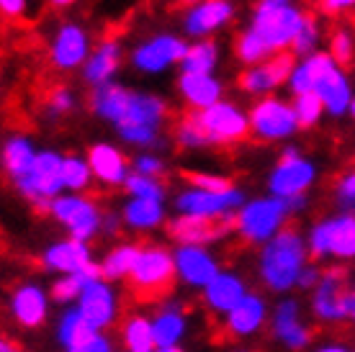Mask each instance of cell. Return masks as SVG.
I'll return each instance as SVG.
<instances>
[{"instance_id":"54","label":"cell","mask_w":355,"mask_h":352,"mask_svg":"<svg viewBox=\"0 0 355 352\" xmlns=\"http://www.w3.org/2000/svg\"><path fill=\"white\" fill-rule=\"evenodd\" d=\"M322 281V273L317 270V267H309L306 265V270L302 273V278H299V285L302 288H317V283Z\"/></svg>"},{"instance_id":"7","label":"cell","mask_w":355,"mask_h":352,"mask_svg":"<svg viewBox=\"0 0 355 352\" xmlns=\"http://www.w3.org/2000/svg\"><path fill=\"white\" fill-rule=\"evenodd\" d=\"M302 132L293 100L284 96H266L258 98L250 106V137L266 144L288 141Z\"/></svg>"},{"instance_id":"30","label":"cell","mask_w":355,"mask_h":352,"mask_svg":"<svg viewBox=\"0 0 355 352\" xmlns=\"http://www.w3.org/2000/svg\"><path fill=\"white\" fill-rule=\"evenodd\" d=\"M273 332H275V337H278L286 347H291V350H304V347L309 344V329H306V326L302 324V319H299V303H296V301L286 299L275 306Z\"/></svg>"},{"instance_id":"58","label":"cell","mask_w":355,"mask_h":352,"mask_svg":"<svg viewBox=\"0 0 355 352\" xmlns=\"http://www.w3.org/2000/svg\"><path fill=\"white\" fill-rule=\"evenodd\" d=\"M350 319L355 322V285H353V291H350Z\"/></svg>"},{"instance_id":"13","label":"cell","mask_w":355,"mask_h":352,"mask_svg":"<svg viewBox=\"0 0 355 352\" xmlns=\"http://www.w3.org/2000/svg\"><path fill=\"white\" fill-rule=\"evenodd\" d=\"M49 213L70 231L72 239H80V242H88L103 229L101 209L93 198L83 193H62L60 198H54Z\"/></svg>"},{"instance_id":"55","label":"cell","mask_w":355,"mask_h":352,"mask_svg":"<svg viewBox=\"0 0 355 352\" xmlns=\"http://www.w3.org/2000/svg\"><path fill=\"white\" fill-rule=\"evenodd\" d=\"M119 221H121V216H116V213H103V229L106 234H114V231H119Z\"/></svg>"},{"instance_id":"27","label":"cell","mask_w":355,"mask_h":352,"mask_svg":"<svg viewBox=\"0 0 355 352\" xmlns=\"http://www.w3.org/2000/svg\"><path fill=\"white\" fill-rule=\"evenodd\" d=\"M129 93L132 88L124 85V82H108L103 88H96L88 93V111L96 116L98 121L108 123V126H116L121 114L126 108V100H129Z\"/></svg>"},{"instance_id":"19","label":"cell","mask_w":355,"mask_h":352,"mask_svg":"<svg viewBox=\"0 0 355 352\" xmlns=\"http://www.w3.org/2000/svg\"><path fill=\"white\" fill-rule=\"evenodd\" d=\"M232 227H234V216L232 219H201V216L178 213L175 219L168 224V231L180 247L183 245L206 247L214 239H222Z\"/></svg>"},{"instance_id":"31","label":"cell","mask_w":355,"mask_h":352,"mask_svg":"<svg viewBox=\"0 0 355 352\" xmlns=\"http://www.w3.org/2000/svg\"><path fill=\"white\" fill-rule=\"evenodd\" d=\"M245 296H248L245 283H242L234 273H219L204 288L206 306L211 308L214 314H224V317H227V314H230L232 308L237 306Z\"/></svg>"},{"instance_id":"43","label":"cell","mask_w":355,"mask_h":352,"mask_svg":"<svg viewBox=\"0 0 355 352\" xmlns=\"http://www.w3.org/2000/svg\"><path fill=\"white\" fill-rule=\"evenodd\" d=\"M124 344L129 352H157L152 322L144 317H132L124 324Z\"/></svg>"},{"instance_id":"25","label":"cell","mask_w":355,"mask_h":352,"mask_svg":"<svg viewBox=\"0 0 355 352\" xmlns=\"http://www.w3.org/2000/svg\"><path fill=\"white\" fill-rule=\"evenodd\" d=\"M78 311L88 319V324L93 326L96 332L98 329H106L116 319L114 288H111L103 278L96 283H90L88 288H85V293L80 296V301H78Z\"/></svg>"},{"instance_id":"50","label":"cell","mask_w":355,"mask_h":352,"mask_svg":"<svg viewBox=\"0 0 355 352\" xmlns=\"http://www.w3.org/2000/svg\"><path fill=\"white\" fill-rule=\"evenodd\" d=\"M165 170H168V165H165L160 152H139L132 157V173H139V175L147 177H162Z\"/></svg>"},{"instance_id":"41","label":"cell","mask_w":355,"mask_h":352,"mask_svg":"<svg viewBox=\"0 0 355 352\" xmlns=\"http://www.w3.org/2000/svg\"><path fill=\"white\" fill-rule=\"evenodd\" d=\"M234 57H237V62H242L245 67H255V64H263V62H268L270 57H275V54H270V49L245 26L234 36Z\"/></svg>"},{"instance_id":"26","label":"cell","mask_w":355,"mask_h":352,"mask_svg":"<svg viewBox=\"0 0 355 352\" xmlns=\"http://www.w3.org/2000/svg\"><path fill=\"white\" fill-rule=\"evenodd\" d=\"M46 311H49V301H46V293L36 285V283H26L13 291L10 296V314L21 326H42L46 319Z\"/></svg>"},{"instance_id":"29","label":"cell","mask_w":355,"mask_h":352,"mask_svg":"<svg viewBox=\"0 0 355 352\" xmlns=\"http://www.w3.org/2000/svg\"><path fill=\"white\" fill-rule=\"evenodd\" d=\"M332 64H335V60L329 57L327 49L311 54V57H304V60H296L291 78L286 82V90L291 93V98L304 96V93H314L317 82H320L322 75H324Z\"/></svg>"},{"instance_id":"23","label":"cell","mask_w":355,"mask_h":352,"mask_svg":"<svg viewBox=\"0 0 355 352\" xmlns=\"http://www.w3.org/2000/svg\"><path fill=\"white\" fill-rule=\"evenodd\" d=\"M175 267L180 281H186L193 288H206L209 283L222 273L219 263L214 260V255L206 247H193L183 245L175 249Z\"/></svg>"},{"instance_id":"33","label":"cell","mask_w":355,"mask_h":352,"mask_svg":"<svg viewBox=\"0 0 355 352\" xmlns=\"http://www.w3.org/2000/svg\"><path fill=\"white\" fill-rule=\"evenodd\" d=\"M121 221L129 229L150 231L165 221V201H144V198H126L121 206Z\"/></svg>"},{"instance_id":"57","label":"cell","mask_w":355,"mask_h":352,"mask_svg":"<svg viewBox=\"0 0 355 352\" xmlns=\"http://www.w3.org/2000/svg\"><path fill=\"white\" fill-rule=\"evenodd\" d=\"M260 3H266V6H291L296 0H260Z\"/></svg>"},{"instance_id":"48","label":"cell","mask_w":355,"mask_h":352,"mask_svg":"<svg viewBox=\"0 0 355 352\" xmlns=\"http://www.w3.org/2000/svg\"><path fill=\"white\" fill-rule=\"evenodd\" d=\"M186 180L191 188H201V191H211V193H224L234 188L230 177L219 175V173H204V170H191L186 173Z\"/></svg>"},{"instance_id":"47","label":"cell","mask_w":355,"mask_h":352,"mask_svg":"<svg viewBox=\"0 0 355 352\" xmlns=\"http://www.w3.org/2000/svg\"><path fill=\"white\" fill-rule=\"evenodd\" d=\"M291 100H293V111H296V118H299L302 132L304 129H314V126L327 116L322 98L314 96V93H304V96H296V98H291Z\"/></svg>"},{"instance_id":"1","label":"cell","mask_w":355,"mask_h":352,"mask_svg":"<svg viewBox=\"0 0 355 352\" xmlns=\"http://www.w3.org/2000/svg\"><path fill=\"white\" fill-rule=\"evenodd\" d=\"M170 118L168 100L150 90L132 88L126 108L114 126L126 147L139 152H157L165 147V123Z\"/></svg>"},{"instance_id":"8","label":"cell","mask_w":355,"mask_h":352,"mask_svg":"<svg viewBox=\"0 0 355 352\" xmlns=\"http://www.w3.org/2000/svg\"><path fill=\"white\" fill-rule=\"evenodd\" d=\"M317 162L306 155H302L299 147H284L281 157L275 162L270 173H268V193L275 198H296V195H306L309 188L317 183Z\"/></svg>"},{"instance_id":"38","label":"cell","mask_w":355,"mask_h":352,"mask_svg":"<svg viewBox=\"0 0 355 352\" xmlns=\"http://www.w3.org/2000/svg\"><path fill=\"white\" fill-rule=\"evenodd\" d=\"M96 335L98 332L88 324V319L83 317L78 308L67 311L62 317V322H60V329H57V340H60L67 350H75V347L90 342Z\"/></svg>"},{"instance_id":"45","label":"cell","mask_w":355,"mask_h":352,"mask_svg":"<svg viewBox=\"0 0 355 352\" xmlns=\"http://www.w3.org/2000/svg\"><path fill=\"white\" fill-rule=\"evenodd\" d=\"M329 57L338 62L340 67H347L355 62V31L350 26H338L327 39Z\"/></svg>"},{"instance_id":"16","label":"cell","mask_w":355,"mask_h":352,"mask_svg":"<svg viewBox=\"0 0 355 352\" xmlns=\"http://www.w3.org/2000/svg\"><path fill=\"white\" fill-rule=\"evenodd\" d=\"M293 64H296V57L291 52L275 54L263 64H255V67H245L237 78V88L242 93L252 96L255 100L266 96H275L278 88H286V82L291 78Z\"/></svg>"},{"instance_id":"39","label":"cell","mask_w":355,"mask_h":352,"mask_svg":"<svg viewBox=\"0 0 355 352\" xmlns=\"http://www.w3.org/2000/svg\"><path fill=\"white\" fill-rule=\"evenodd\" d=\"M173 137H175L178 147L188 152L211 147L209 139H206V132L201 129V121H198V114H196V111H188V114H183L178 118L175 126H173Z\"/></svg>"},{"instance_id":"37","label":"cell","mask_w":355,"mask_h":352,"mask_svg":"<svg viewBox=\"0 0 355 352\" xmlns=\"http://www.w3.org/2000/svg\"><path fill=\"white\" fill-rule=\"evenodd\" d=\"M139 252H142V247H137V245L114 247V249L103 257V263H101L103 281H121V278H129L137 260H139Z\"/></svg>"},{"instance_id":"49","label":"cell","mask_w":355,"mask_h":352,"mask_svg":"<svg viewBox=\"0 0 355 352\" xmlns=\"http://www.w3.org/2000/svg\"><path fill=\"white\" fill-rule=\"evenodd\" d=\"M335 203L340 206V213H353L355 216V168L338 177L335 183Z\"/></svg>"},{"instance_id":"28","label":"cell","mask_w":355,"mask_h":352,"mask_svg":"<svg viewBox=\"0 0 355 352\" xmlns=\"http://www.w3.org/2000/svg\"><path fill=\"white\" fill-rule=\"evenodd\" d=\"M39 147L36 141L24 132H13L3 141V170L8 175L10 183H16L18 177H24L36 162Z\"/></svg>"},{"instance_id":"5","label":"cell","mask_w":355,"mask_h":352,"mask_svg":"<svg viewBox=\"0 0 355 352\" xmlns=\"http://www.w3.org/2000/svg\"><path fill=\"white\" fill-rule=\"evenodd\" d=\"M288 216H291L288 203L268 193L245 201V206L234 216V229L240 231L242 239H248L252 245H268L270 239L286 229Z\"/></svg>"},{"instance_id":"12","label":"cell","mask_w":355,"mask_h":352,"mask_svg":"<svg viewBox=\"0 0 355 352\" xmlns=\"http://www.w3.org/2000/svg\"><path fill=\"white\" fill-rule=\"evenodd\" d=\"M175 211L186 216H201V219H232L245 206V193L234 185L224 193H211L201 188H183L175 195Z\"/></svg>"},{"instance_id":"21","label":"cell","mask_w":355,"mask_h":352,"mask_svg":"<svg viewBox=\"0 0 355 352\" xmlns=\"http://www.w3.org/2000/svg\"><path fill=\"white\" fill-rule=\"evenodd\" d=\"M175 90L191 111H206L224 100V80L216 75L180 72L175 80Z\"/></svg>"},{"instance_id":"9","label":"cell","mask_w":355,"mask_h":352,"mask_svg":"<svg viewBox=\"0 0 355 352\" xmlns=\"http://www.w3.org/2000/svg\"><path fill=\"white\" fill-rule=\"evenodd\" d=\"M175 252H168L160 245H147L139 252V260L134 265L132 275V291L142 299H160L162 293L170 291L175 281Z\"/></svg>"},{"instance_id":"53","label":"cell","mask_w":355,"mask_h":352,"mask_svg":"<svg viewBox=\"0 0 355 352\" xmlns=\"http://www.w3.org/2000/svg\"><path fill=\"white\" fill-rule=\"evenodd\" d=\"M67 352H114L111 350V342H108L103 335H96L90 342L80 344V347H75V350H67Z\"/></svg>"},{"instance_id":"52","label":"cell","mask_w":355,"mask_h":352,"mask_svg":"<svg viewBox=\"0 0 355 352\" xmlns=\"http://www.w3.org/2000/svg\"><path fill=\"white\" fill-rule=\"evenodd\" d=\"M317 3H320L322 13H327V16H340V13L355 8V0H317Z\"/></svg>"},{"instance_id":"60","label":"cell","mask_w":355,"mask_h":352,"mask_svg":"<svg viewBox=\"0 0 355 352\" xmlns=\"http://www.w3.org/2000/svg\"><path fill=\"white\" fill-rule=\"evenodd\" d=\"M0 352H16V347H10L8 340H3V344H0Z\"/></svg>"},{"instance_id":"35","label":"cell","mask_w":355,"mask_h":352,"mask_svg":"<svg viewBox=\"0 0 355 352\" xmlns=\"http://www.w3.org/2000/svg\"><path fill=\"white\" fill-rule=\"evenodd\" d=\"M152 329H155V342L157 347H178L180 337L186 335V317L180 306H165L152 319Z\"/></svg>"},{"instance_id":"6","label":"cell","mask_w":355,"mask_h":352,"mask_svg":"<svg viewBox=\"0 0 355 352\" xmlns=\"http://www.w3.org/2000/svg\"><path fill=\"white\" fill-rule=\"evenodd\" d=\"M188 42L183 34L175 31H157L139 39L137 44L129 49V64L134 72L147 75V78H157L165 75L170 67H180V62L186 57Z\"/></svg>"},{"instance_id":"2","label":"cell","mask_w":355,"mask_h":352,"mask_svg":"<svg viewBox=\"0 0 355 352\" xmlns=\"http://www.w3.org/2000/svg\"><path fill=\"white\" fill-rule=\"evenodd\" d=\"M306 255L309 245L296 229H284L260 252V275L268 288L273 291H288L299 285V278L306 270Z\"/></svg>"},{"instance_id":"42","label":"cell","mask_w":355,"mask_h":352,"mask_svg":"<svg viewBox=\"0 0 355 352\" xmlns=\"http://www.w3.org/2000/svg\"><path fill=\"white\" fill-rule=\"evenodd\" d=\"M93 170H90L88 157H80V155H64V165H62V183L67 193H83L88 191L90 183H93Z\"/></svg>"},{"instance_id":"3","label":"cell","mask_w":355,"mask_h":352,"mask_svg":"<svg viewBox=\"0 0 355 352\" xmlns=\"http://www.w3.org/2000/svg\"><path fill=\"white\" fill-rule=\"evenodd\" d=\"M304 18H306V10L296 3H291V6H266L258 0V6H255L248 21V28L270 49V54H284L291 52Z\"/></svg>"},{"instance_id":"61","label":"cell","mask_w":355,"mask_h":352,"mask_svg":"<svg viewBox=\"0 0 355 352\" xmlns=\"http://www.w3.org/2000/svg\"><path fill=\"white\" fill-rule=\"evenodd\" d=\"M157 352H183L180 347H157Z\"/></svg>"},{"instance_id":"56","label":"cell","mask_w":355,"mask_h":352,"mask_svg":"<svg viewBox=\"0 0 355 352\" xmlns=\"http://www.w3.org/2000/svg\"><path fill=\"white\" fill-rule=\"evenodd\" d=\"M49 3V8H54V10H64V8H72L78 0H46Z\"/></svg>"},{"instance_id":"24","label":"cell","mask_w":355,"mask_h":352,"mask_svg":"<svg viewBox=\"0 0 355 352\" xmlns=\"http://www.w3.org/2000/svg\"><path fill=\"white\" fill-rule=\"evenodd\" d=\"M42 263H44L46 270H54V273L62 275H75L88 270L93 263L88 249V242H80V239H62V242H54L52 247H46V252L42 255Z\"/></svg>"},{"instance_id":"40","label":"cell","mask_w":355,"mask_h":352,"mask_svg":"<svg viewBox=\"0 0 355 352\" xmlns=\"http://www.w3.org/2000/svg\"><path fill=\"white\" fill-rule=\"evenodd\" d=\"M322 39H324V28H322L320 18H317V13H309V10H306V18H304L299 34H296L291 54L296 60H304V57H311V54L322 52Z\"/></svg>"},{"instance_id":"59","label":"cell","mask_w":355,"mask_h":352,"mask_svg":"<svg viewBox=\"0 0 355 352\" xmlns=\"http://www.w3.org/2000/svg\"><path fill=\"white\" fill-rule=\"evenodd\" d=\"M320 352H347L345 347H338V344H329V347H322Z\"/></svg>"},{"instance_id":"18","label":"cell","mask_w":355,"mask_h":352,"mask_svg":"<svg viewBox=\"0 0 355 352\" xmlns=\"http://www.w3.org/2000/svg\"><path fill=\"white\" fill-rule=\"evenodd\" d=\"M124 67V44L108 36V39H101L93 52H90L88 62L83 64L80 80L83 85H88L90 90L103 88L108 82H116L119 80V72Z\"/></svg>"},{"instance_id":"4","label":"cell","mask_w":355,"mask_h":352,"mask_svg":"<svg viewBox=\"0 0 355 352\" xmlns=\"http://www.w3.org/2000/svg\"><path fill=\"white\" fill-rule=\"evenodd\" d=\"M62 165H64L62 152L52 150V147L39 150L31 170L13 183L16 193L21 195V198H26L36 211H49L54 198H60V195L64 193Z\"/></svg>"},{"instance_id":"62","label":"cell","mask_w":355,"mask_h":352,"mask_svg":"<svg viewBox=\"0 0 355 352\" xmlns=\"http://www.w3.org/2000/svg\"><path fill=\"white\" fill-rule=\"evenodd\" d=\"M180 3H183V6L188 8V6H196V3H201V0H180Z\"/></svg>"},{"instance_id":"63","label":"cell","mask_w":355,"mask_h":352,"mask_svg":"<svg viewBox=\"0 0 355 352\" xmlns=\"http://www.w3.org/2000/svg\"><path fill=\"white\" fill-rule=\"evenodd\" d=\"M347 116H350V118L355 121V98H353V106H350V114H347Z\"/></svg>"},{"instance_id":"36","label":"cell","mask_w":355,"mask_h":352,"mask_svg":"<svg viewBox=\"0 0 355 352\" xmlns=\"http://www.w3.org/2000/svg\"><path fill=\"white\" fill-rule=\"evenodd\" d=\"M103 278L101 273V265H90L88 270H83V273H75V275H64L60 281L52 285V299L57 303H72V301H80V296L85 293L90 283H96Z\"/></svg>"},{"instance_id":"32","label":"cell","mask_w":355,"mask_h":352,"mask_svg":"<svg viewBox=\"0 0 355 352\" xmlns=\"http://www.w3.org/2000/svg\"><path fill=\"white\" fill-rule=\"evenodd\" d=\"M263 322H266V303H263L260 296L248 293V296L227 314V322H224V324H227V332H230L232 337H250L258 332Z\"/></svg>"},{"instance_id":"51","label":"cell","mask_w":355,"mask_h":352,"mask_svg":"<svg viewBox=\"0 0 355 352\" xmlns=\"http://www.w3.org/2000/svg\"><path fill=\"white\" fill-rule=\"evenodd\" d=\"M0 10L6 18H26L28 16V0H0Z\"/></svg>"},{"instance_id":"10","label":"cell","mask_w":355,"mask_h":352,"mask_svg":"<svg viewBox=\"0 0 355 352\" xmlns=\"http://www.w3.org/2000/svg\"><path fill=\"white\" fill-rule=\"evenodd\" d=\"M201 129L206 132V139L211 147H230L240 144L250 137V108H242L230 98L219 100L216 106L206 111H196Z\"/></svg>"},{"instance_id":"14","label":"cell","mask_w":355,"mask_h":352,"mask_svg":"<svg viewBox=\"0 0 355 352\" xmlns=\"http://www.w3.org/2000/svg\"><path fill=\"white\" fill-rule=\"evenodd\" d=\"M93 39H90L88 28L78 24V21H62L54 28L52 39H49V62L54 70L60 72H80L83 64L88 62L93 52Z\"/></svg>"},{"instance_id":"34","label":"cell","mask_w":355,"mask_h":352,"mask_svg":"<svg viewBox=\"0 0 355 352\" xmlns=\"http://www.w3.org/2000/svg\"><path fill=\"white\" fill-rule=\"evenodd\" d=\"M222 62V46L214 39H198L191 42L186 57L180 62V72H196V75H216V67Z\"/></svg>"},{"instance_id":"44","label":"cell","mask_w":355,"mask_h":352,"mask_svg":"<svg viewBox=\"0 0 355 352\" xmlns=\"http://www.w3.org/2000/svg\"><path fill=\"white\" fill-rule=\"evenodd\" d=\"M124 191L129 198H144V201H165V195H168L162 177H147L139 173H132L126 177Z\"/></svg>"},{"instance_id":"17","label":"cell","mask_w":355,"mask_h":352,"mask_svg":"<svg viewBox=\"0 0 355 352\" xmlns=\"http://www.w3.org/2000/svg\"><path fill=\"white\" fill-rule=\"evenodd\" d=\"M350 283H347V273L340 267H332L322 275V281L314 288V314L324 322H343L350 317Z\"/></svg>"},{"instance_id":"15","label":"cell","mask_w":355,"mask_h":352,"mask_svg":"<svg viewBox=\"0 0 355 352\" xmlns=\"http://www.w3.org/2000/svg\"><path fill=\"white\" fill-rule=\"evenodd\" d=\"M234 16H237L234 0H201V3L188 6L183 10L180 28H183V36L191 42L214 39V34H219L230 26Z\"/></svg>"},{"instance_id":"46","label":"cell","mask_w":355,"mask_h":352,"mask_svg":"<svg viewBox=\"0 0 355 352\" xmlns=\"http://www.w3.org/2000/svg\"><path fill=\"white\" fill-rule=\"evenodd\" d=\"M78 111V93L67 85H57V88L49 90V96L44 100V114L52 118V121H60L64 116H70Z\"/></svg>"},{"instance_id":"22","label":"cell","mask_w":355,"mask_h":352,"mask_svg":"<svg viewBox=\"0 0 355 352\" xmlns=\"http://www.w3.org/2000/svg\"><path fill=\"white\" fill-rule=\"evenodd\" d=\"M314 96L322 98L324 111H327V116H332V118H343V116L350 114L355 88H353V82H350V78H347L345 67H340L338 62H335V64L322 75L320 82H317Z\"/></svg>"},{"instance_id":"20","label":"cell","mask_w":355,"mask_h":352,"mask_svg":"<svg viewBox=\"0 0 355 352\" xmlns=\"http://www.w3.org/2000/svg\"><path fill=\"white\" fill-rule=\"evenodd\" d=\"M85 157H88L96 180L101 185H106V188H119V185L124 188L126 177L132 175V162L111 141H96V144H90Z\"/></svg>"},{"instance_id":"11","label":"cell","mask_w":355,"mask_h":352,"mask_svg":"<svg viewBox=\"0 0 355 352\" xmlns=\"http://www.w3.org/2000/svg\"><path fill=\"white\" fill-rule=\"evenodd\" d=\"M309 252L314 257H338L353 260L355 257V216L353 213H335L317 221L306 237Z\"/></svg>"}]
</instances>
